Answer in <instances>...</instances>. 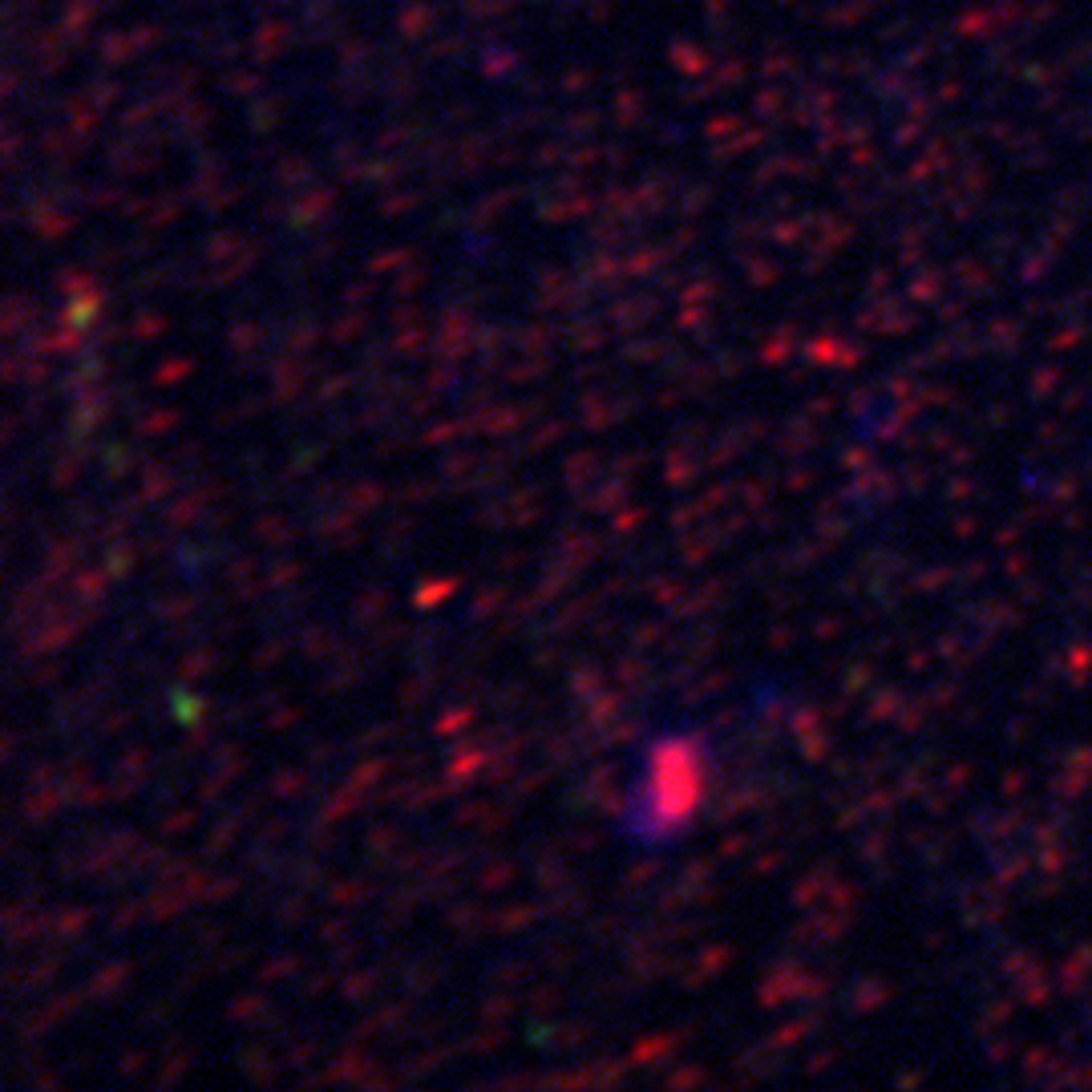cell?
<instances>
[{
    "mask_svg": "<svg viewBox=\"0 0 1092 1092\" xmlns=\"http://www.w3.org/2000/svg\"><path fill=\"white\" fill-rule=\"evenodd\" d=\"M643 813H648V826H672L684 821V813L696 806L700 797V765L684 744L655 753V773H652V789L643 794Z\"/></svg>",
    "mask_w": 1092,
    "mask_h": 1092,
    "instance_id": "1",
    "label": "cell"
}]
</instances>
